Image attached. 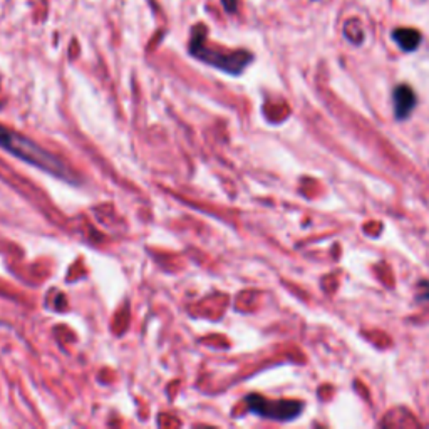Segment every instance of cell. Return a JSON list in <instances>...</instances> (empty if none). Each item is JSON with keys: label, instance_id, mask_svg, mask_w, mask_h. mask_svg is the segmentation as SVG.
<instances>
[{"label": "cell", "instance_id": "2", "mask_svg": "<svg viewBox=\"0 0 429 429\" xmlns=\"http://www.w3.org/2000/svg\"><path fill=\"white\" fill-rule=\"evenodd\" d=\"M190 52L191 56H194L197 59L205 62V64L213 66V68L232 74V76H239L253 61L252 52H248V50L225 52V50L210 49L205 44V30H203L201 26L197 27V30H193V37H191L190 42Z\"/></svg>", "mask_w": 429, "mask_h": 429}, {"label": "cell", "instance_id": "7", "mask_svg": "<svg viewBox=\"0 0 429 429\" xmlns=\"http://www.w3.org/2000/svg\"><path fill=\"white\" fill-rule=\"evenodd\" d=\"M221 3H223V7H225V10H227V12H235L237 10V7H239V0H221Z\"/></svg>", "mask_w": 429, "mask_h": 429}, {"label": "cell", "instance_id": "1", "mask_svg": "<svg viewBox=\"0 0 429 429\" xmlns=\"http://www.w3.org/2000/svg\"><path fill=\"white\" fill-rule=\"evenodd\" d=\"M0 148L15 156V158L29 163V165L36 166L39 170L52 174V177L61 178L62 181L72 183V185L79 183L77 174L61 158L46 151L44 148L39 146L32 139L26 138L24 134H19V132L2 126V124H0Z\"/></svg>", "mask_w": 429, "mask_h": 429}, {"label": "cell", "instance_id": "4", "mask_svg": "<svg viewBox=\"0 0 429 429\" xmlns=\"http://www.w3.org/2000/svg\"><path fill=\"white\" fill-rule=\"evenodd\" d=\"M416 94L408 84H399L392 91V104H394V114L397 119L409 118L416 108Z\"/></svg>", "mask_w": 429, "mask_h": 429}, {"label": "cell", "instance_id": "5", "mask_svg": "<svg viewBox=\"0 0 429 429\" xmlns=\"http://www.w3.org/2000/svg\"><path fill=\"white\" fill-rule=\"evenodd\" d=\"M392 41L399 46L404 52H415V50L421 46V32L411 27H399V29H394L391 32Z\"/></svg>", "mask_w": 429, "mask_h": 429}, {"label": "cell", "instance_id": "6", "mask_svg": "<svg viewBox=\"0 0 429 429\" xmlns=\"http://www.w3.org/2000/svg\"><path fill=\"white\" fill-rule=\"evenodd\" d=\"M344 37L356 46H359L362 41H364V29H362V24L359 19H350V21L346 22Z\"/></svg>", "mask_w": 429, "mask_h": 429}, {"label": "cell", "instance_id": "3", "mask_svg": "<svg viewBox=\"0 0 429 429\" xmlns=\"http://www.w3.org/2000/svg\"><path fill=\"white\" fill-rule=\"evenodd\" d=\"M245 403H247L248 411H252L253 415L280 421V423L295 419L303 411V403L300 401H268L259 394L247 396Z\"/></svg>", "mask_w": 429, "mask_h": 429}]
</instances>
